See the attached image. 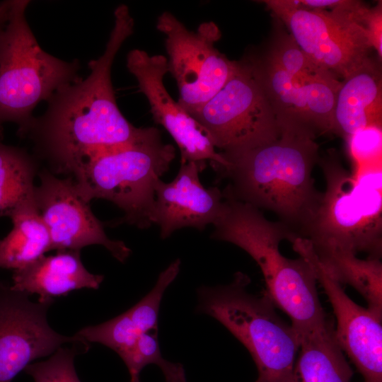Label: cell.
<instances>
[{"label":"cell","mask_w":382,"mask_h":382,"mask_svg":"<svg viewBox=\"0 0 382 382\" xmlns=\"http://www.w3.org/2000/svg\"><path fill=\"white\" fill-rule=\"evenodd\" d=\"M134 28L128 6L120 4L103 53L88 63V76L57 89L45 112L33 117L21 136L31 140L52 172L72 177L91 157L129 144L141 133L143 127L133 126L120 112L111 79L115 57Z\"/></svg>","instance_id":"6da1fadb"},{"label":"cell","mask_w":382,"mask_h":382,"mask_svg":"<svg viewBox=\"0 0 382 382\" xmlns=\"http://www.w3.org/2000/svg\"><path fill=\"white\" fill-rule=\"evenodd\" d=\"M316 137L308 125L284 117L274 139L223 156L228 164L215 170L229 181L224 196L273 212L296 238H304L323 195L312 177L319 159Z\"/></svg>","instance_id":"7a4b0ae2"},{"label":"cell","mask_w":382,"mask_h":382,"mask_svg":"<svg viewBox=\"0 0 382 382\" xmlns=\"http://www.w3.org/2000/svg\"><path fill=\"white\" fill-rule=\"evenodd\" d=\"M213 225L212 238L236 245L257 262L265 279V294L290 318L299 332L327 323L312 269L301 257L289 259L279 251L282 241L292 243L296 238L284 224L267 220L248 204L224 197Z\"/></svg>","instance_id":"3957f363"},{"label":"cell","mask_w":382,"mask_h":382,"mask_svg":"<svg viewBox=\"0 0 382 382\" xmlns=\"http://www.w3.org/2000/svg\"><path fill=\"white\" fill-rule=\"evenodd\" d=\"M326 182L305 238L316 251L338 250L380 259L382 253V164L345 168L335 149L319 157Z\"/></svg>","instance_id":"277c9868"},{"label":"cell","mask_w":382,"mask_h":382,"mask_svg":"<svg viewBox=\"0 0 382 382\" xmlns=\"http://www.w3.org/2000/svg\"><path fill=\"white\" fill-rule=\"evenodd\" d=\"M249 277L237 272L231 283L197 290V311L222 324L250 354L258 371L255 382H297L298 331L276 313L265 294L246 289Z\"/></svg>","instance_id":"5b68a950"},{"label":"cell","mask_w":382,"mask_h":382,"mask_svg":"<svg viewBox=\"0 0 382 382\" xmlns=\"http://www.w3.org/2000/svg\"><path fill=\"white\" fill-rule=\"evenodd\" d=\"M175 157L158 129L143 127L133 141L88 158L72 178L85 200L110 201L124 212L122 221L144 229L152 225L155 184Z\"/></svg>","instance_id":"8992f818"},{"label":"cell","mask_w":382,"mask_h":382,"mask_svg":"<svg viewBox=\"0 0 382 382\" xmlns=\"http://www.w3.org/2000/svg\"><path fill=\"white\" fill-rule=\"evenodd\" d=\"M28 0H10L0 34V127L17 125L21 136L35 108L62 86L79 79V62H66L44 51L26 19Z\"/></svg>","instance_id":"52a82bcc"},{"label":"cell","mask_w":382,"mask_h":382,"mask_svg":"<svg viewBox=\"0 0 382 382\" xmlns=\"http://www.w3.org/2000/svg\"><path fill=\"white\" fill-rule=\"evenodd\" d=\"M188 114L206 130L222 156L274 139L283 120L243 59L238 61L236 71L223 88Z\"/></svg>","instance_id":"ba28073f"},{"label":"cell","mask_w":382,"mask_h":382,"mask_svg":"<svg viewBox=\"0 0 382 382\" xmlns=\"http://www.w3.org/2000/svg\"><path fill=\"white\" fill-rule=\"evenodd\" d=\"M286 26L299 47L319 66L346 79L371 58V48L352 14L358 1L331 10L290 6L286 0L261 1Z\"/></svg>","instance_id":"9c48e42d"},{"label":"cell","mask_w":382,"mask_h":382,"mask_svg":"<svg viewBox=\"0 0 382 382\" xmlns=\"http://www.w3.org/2000/svg\"><path fill=\"white\" fill-rule=\"evenodd\" d=\"M157 30L165 36L168 71L176 81L178 104L188 113L218 93L238 66L220 52L215 44L221 37L213 21L190 30L169 11L160 14Z\"/></svg>","instance_id":"30bf717a"},{"label":"cell","mask_w":382,"mask_h":382,"mask_svg":"<svg viewBox=\"0 0 382 382\" xmlns=\"http://www.w3.org/2000/svg\"><path fill=\"white\" fill-rule=\"evenodd\" d=\"M34 202L49 232L50 250H80L87 245H101L121 262L129 257L131 250L124 242L108 237L72 177L61 179L47 170L40 172Z\"/></svg>","instance_id":"8fae6325"},{"label":"cell","mask_w":382,"mask_h":382,"mask_svg":"<svg viewBox=\"0 0 382 382\" xmlns=\"http://www.w3.org/2000/svg\"><path fill=\"white\" fill-rule=\"evenodd\" d=\"M293 249L312 269L323 288L336 318L335 339L364 378L382 382V315L353 301L324 267L311 241L297 237Z\"/></svg>","instance_id":"7c38bea8"},{"label":"cell","mask_w":382,"mask_h":382,"mask_svg":"<svg viewBox=\"0 0 382 382\" xmlns=\"http://www.w3.org/2000/svg\"><path fill=\"white\" fill-rule=\"evenodd\" d=\"M29 296L0 284V382H11L32 361L64 343L86 345L49 325L47 313L53 301L35 303Z\"/></svg>","instance_id":"4fadbf2b"},{"label":"cell","mask_w":382,"mask_h":382,"mask_svg":"<svg viewBox=\"0 0 382 382\" xmlns=\"http://www.w3.org/2000/svg\"><path fill=\"white\" fill-rule=\"evenodd\" d=\"M126 65L146 96L155 122L163 126L178 145L180 164L209 161L214 169L227 165L206 130L167 91L163 81L168 72L165 56L134 49L127 55Z\"/></svg>","instance_id":"5bb4252c"},{"label":"cell","mask_w":382,"mask_h":382,"mask_svg":"<svg viewBox=\"0 0 382 382\" xmlns=\"http://www.w3.org/2000/svg\"><path fill=\"white\" fill-rule=\"evenodd\" d=\"M243 59L279 115L307 124L316 133L332 132L333 110L341 81L301 84L265 53L250 54Z\"/></svg>","instance_id":"9a60e30c"},{"label":"cell","mask_w":382,"mask_h":382,"mask_svg":"<svg viewBox=\"0 0 382 382\" xmlns=\"http://www.w3.org/2000/svg\"><path fill=\"white\" fill-rule=\"evenodd\" d=\"M205 166L196 162L181 163L171 182L159 179L156 183L151 222L159 226L161 238L185 227L202 231L219 216L224 194L217 187L202 185L199 175Z\"/></svg>","instance_id":"2e32d148"},{"label":"cell","mask_w":382,"mask_h":382,"mask_svg":"<svg viewBox=\"0 0 382 382\" xmlns=\"http://www.w3.org/2000/svg\"><path fill=\"white\" fill-rule=\"evenodd\" d=\"M103 278L86 269L80 250H64L44 255L29 265L14 270L11 286L29 295L37 294L39 302H49L76 289H97Z\"/></svg>","instance_id":"e0dca14e"},{"label":"cell","mask_w":382,"mask_h":382,"mask_svg":"<svg viewBox=\"0 0 382 382\" xmlns=\"http://www.w3.org/2000/svg\"><path fill=\"white\" fill-rule=\"evenodd\" d=\"M369 126L382 127V80L371 59L341 81L334 110L332 133L347 139Z\"/></svg>","instance_id":"ac0fdd59"},{"label":"cell","mask_w":382,"mask_h":382,"mask_svg":"<svg viewBox=\"0 0 382 382\" xmlns=\"http://www.w3.org/2000/svg\"><path fill=\"white\" fill-rule=\"evenodd\" d=\"M299 357L295 363L297 382H350L352 371L335 336L332 323L299 332Z\"/></svg>","instance_id":"d6986e66"},{"label":"cell","mask_w":382,"mask_h":382,"mask_svg":"<svg viewBox=\"0 0 382 382\" xmlns=\"http://www.w3.org/2000/svg\"><path fill=\"white\" fill-rule=\"evenodd\" d=\"M10 217L13 228L0 240V268L14 271L29 265L50 251L51 242L34 200L18 207Z\"/></svg>","instance_id":"ffe728a7"},{"label":"cell","mask_w":382,"mask_h":382,"mask_svg":"<svg viewBox=\"0 0 382 382\" xmlns=\"http://www.w3.org/2000/svg\"><path fill=\"white\" fill-rule=\"evenodd\" d=\"M314 251L333 278L340 284L352 286L366 300L368 308L382 315V264L380 259L361 260L354 253L338 250Z\"/></svg>","instance_id":"44dd1931"},{"label":"cell","mask_w":382,"mask_h":382,"mask_svg":"<svg viewBox=\"0 0 382 382\" xmlns=\"http://www.w3.org/2000/svg\"><path fill=\"white\" fill-rule=\"evenodd\" d=\"M37 162L26 151L0 141V217L34 200Z\"/></svg>","instance_id":"7402d4cb"},{"label":"cell","mask_w":382,"mask_h":382,"mask_svg":"<svg viewBox=\"0 0 382 382\" xmlns=\"http://www.w3.org/2000/svg\"><path fill=\"white\" fill-rule=\"evenodd\" d=\"M264 53L294 81L301 84L314 81H339L335 74L311 60L290 33L282 27H276Z\"/></svg>","instance_id":"603a6c76"},{"label":"cell","mask_w":382,"mask_h":382,"mask_svg":"<svg viewBox=\"0 0 382 382\" xmlns=\"http://www.w3.org/2000/svg\"><path fill=\"white\" fill-rule=\"evenodd\" d=\"M139 334L126 311L103 323L85 327L74 336L85 345L89 342L103 345L120 357L134 345Z\"/></svg>","instance_id":"cb8c5ba5"},{"label":"cell","mask_w":382,"mask_h":382,"mask_svg":"<svg viewBox=\"0 0 382 382\" xmlns=\"http://www.w3.org/2000/svg\"><path fill=\"white\" fill-rule=\"evenodd\" d=\"M180 260L176 259L158 275L152 289L128 311L138 331L158 332V313L166 289L177 277L180 270Z\"/></svg>","instance_id":"d4e9b609"},{"label":"cell","mask_w":382,"mask_h":382,"mask_svg":"<svg viewBox=\"0 0 382 382\" xmlns=\"http://www.w3.org/2000/svg\"><path fill=\"white\" fill-rule=\"evenodd\" d=\"M77 349L59 348L47 360L29 364L24 371L35 382H81L74 368Z\"/></svg>","instance_id":"484cf974"},{"label":"cell","mask_w":382,"mask_h":382,"mask_svg":"<svg viewBox=\"0 0 382 382\" xmlns=\"http://www.w3.org/2000/svg\"><path fill=\"white\" fill-rule=\"evenodd\" d=\"M354 168L382 164V128L369 126L346 139Z\"/></svg>","instance_id":"4316f807"},{"label":"cell","mask_w":382,"mask_h":382,"mask_svg":"<svg viewBox=\"0 0 382 382\" xmlns=\"http://www.w3.org/2000/svg\"><path fill=\"white\" fill-rule=\"evenodd\" d=\"M120 357L130 375H139L149 364L158 365L161 369L167 361L161 353L158 332L140 333L134 345Z\"/></svg>","instance_id":"83f0119b"},{"label":"cell","mask_w":382,"mask_h":382,"mask_svg":"<svg viewBox=\"0 0 382 382\" xmlns=\"http://www.w3.org/2000/svg\"><path fill=\"white\" fill-rule=\"evenodd\" d=\"M354 18L364 30L371 48L377 52L378 59L382 57V4L372 8L361 2L354 10Z\"/></svg>","instance_id":"f1b7e54d"},{"label":"cell","mask_w":382,"mask_h":382,"mask_svg":"<svg viewBox=\"0 0 382 382\" xmlns=\"http://www.w3.org/2000/svg\"><path fill=\"white\" fill-rule=\"evenodd\" d=\"M163 376L166 382H187L184 368L179 363H176Z\"/></svg>","instance_id":"f546056e"},{"label":"cell","mask_w":382,"mask_h":382,"mask_svg":"<svg viewBox=\"0 0 382 382\" xmlns=\"http://www.w3.org/2000/svg\"><path fill=\"white\" fill-rule=\"evenodd\" d=\"M9 6L10 0L0 1V34L7 22Z\"/></svg>","instance_id":"4dcf8cb0"},{"label":"cell","mask_w":382,"mask_h":382,"mask_svg":"<svg viewBox=\"0 0 382 382\" xmlns=\"http://www.w3.org/2000/svg\"><path fill=\"white\" fill-rule=\"evenodd\" d=\"M130 382H140L139 375H130Z\"/></svg>","instance_id":"1f68e13d"}]
</instances>
